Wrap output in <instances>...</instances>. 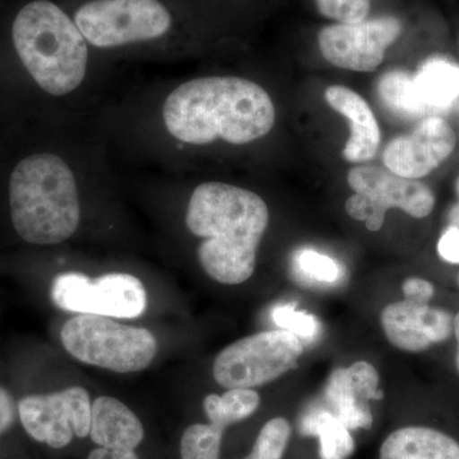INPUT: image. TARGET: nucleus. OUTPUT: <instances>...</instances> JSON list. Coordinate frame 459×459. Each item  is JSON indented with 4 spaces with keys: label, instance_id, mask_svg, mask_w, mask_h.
Wrapping results in <instances>:
<instances>
[{
    "label": "nucleus",
    "instance_id": "f257e3e1",
    "mask_svg": "<svg viewBox=\"0 0 459 459\" xmlns=\"http://www.w3.org/2000/svg\"><path fill=\"white\" fill-rule=\"evenodd\" d=\"M165 126L184 143L210 144L223 140L247 144L273 128L276 110L267 91L238 77H205L188 81L166 99Z\"/></svg>",
    "mask_w": 459,
    "mask_h": 459
},
{
    "label": "nucleus",
    "instance_id": "f03ea898",
    "mask_svg": "<svg viewBox=\"0 0 459 459\" xmlns=\"http://www.w3.org/2000/svg\"><path fill=\"white\" fill-rule=\"evenodd\" d=\"M186 228L202 238L198 261L223 285H240L255 271L256 252L270 222L267 204L255 192L204 183L190 197Z\"/></svg>",
    "mask_w": 459,
    "mask_h": 459
},
{
    "label": "nucleus",
    "instance_id": "7ed1b4c3",
    "mask_svg": "<svg viewBox=\"0 0 459 459\" xmlns=\"http://www.w3.org/2000/svg\"><path fill=\"white\" fill-rule=\"evenodd\" d=\"M14 230L35 246H56L77 231L80 198L74 172L53 153H36L14 168L9 180Z\"/></svg>",
    "mask_w": 459,
    "mask_h": 459
},
{
    "label": "nucleus",
    "instance_id": "20e7f679",
    "mask_svg": "<svg viewBox=\"0 0 459 459\" xmlns=\"http://www.w3.org/2000/svg\"><path fill=\"white\" fill-rule=\"evenodd\" d=\"M12 36L21 62L45 92L66 95L83 82L86 39L54 3L36 0L21 9Z\"/></svg>",
    "mask_w": 459,
    "mask_h": 459
},
{
    "label": "nucleus",
    "instance_id": "39448f33",
    "mask_svg": "<svg viewBox=\"0 0 459 459\" xmlns=\"http://www.w3.org/2000/svg\"><path fill=\"white\" fill-rule=\"evenodd\" d=\"M60 338L75 360L114 373L146 369L159 350L156 337L148 329L93 314H78L66 320Z\"/></svg>",
    "mask_w": 459,
    "mask_h": 459
},
{
    "label": "nucleus",
    "instance_id": "423d86ee",
    "mask_svg": "<svg viewBox=\"0 0 459 459\" xmlns=\"http://www.w3.org/2000/svg\"><path fill=\"white\" fill-rule=\"evenodd\" d=\"M300 338L285 329L265 331L229 344L213 362V377L223 388H255L298 368Z\"/></svg>",
    "mask_w": 459,
    "mask_h": 459
},
{
    "label": "nucleus",
    "instance_id": "0eeeda50",
    "mask_svg": "<svg viewBox=\"0 0 459 459\" xmlns=\"http://www.w3.org/2000/svg\"><path fill=\"white\" fill-rule=\"evenodd\" d=\"M83 38L96 48L161 38L171 26V16L159 0H92L74 14Z\"/></svg>",
    "mask_w": 459,
    "mask_h": 459
},
{
    "label": "nucleus",
    "instance_id": "6e6552de",
    "mask_svg": "<svg viewBox=\"0 0 459 459\" xmlns=\"http://www.w3.org/2000/svg\"><path fill=\"white\" fill-rule=\"evenodd\" d=\"M59 309L108 318L134 319L146 312L147 292L137 277L108 273L98 279L78 272L57 274L50 290Z\"/></svg>",
    "mask_w": 459,
    "mask_h": 459
},
{
    "label": "nucleus",
    "instance_id": "1a4fd4ad",
    "mask_svg": "<svg viewBox=\"0 0 459 459\" xmlns=\"http://www.w3.org/2000/svg\"><path fill=\"white\" fill-rule=\"evenodd\" d=\"M91 406L86 389L69 386L53 394L27 395L18 404V413L32 439L62 449L72 442L74 435H90Z\"/></svg>",
    "mask_w": 459,
    "mask_h": 459
},
{
    "label": "nucleus",
    "instance_id": "9d476101",
    "mask_svg": "<svg viewBox=\"0 0 459 459\" xmlns=\"http://www.w3.org/2000/svg\"><path fill=\"white\" fill-rule=\"evenodd\" d=\"M401 32V22L394 17L336 23L320 30L319 49L323 57L338 68L373 72L382 65L385 50Z\"/></svg>",
    "mask_w": 459,
    "mask_h": 459
},
{
    "label": "nucleus",
    "instance_id": "9b49d317",
    "mask_svg": "<svg viewBox=\"0 0 459 459\" xmlns=\"http://www.w3.org/2000/svg\"><path fill=\"white\" fill-rule=\"evenodd\" d=\"M457 135L446 120L434 115L422 119L410 134L394 138L383 153L388 170L420 180L437 170L452 155Z\"/></svg>",
    "mask_w": 459,
    "mask_h": 459
},
{
    "label": "nucleus",
    "instance_id": "f8f14e48",
    "mask_svg": "<svg viewBox=\"0 0 459 459\" xmlns=\"http://www.w3.org/2000/svg\"><path fill=\"white\" fill-rule=\"evenodd\" d=\"M347 183L359 195H365L383 211L398 208L415 219H425L433 212L434 193L420 180L407 179L379 166H356L349 171Z\"/></svg>",
    "mask_w": 459,
    "mask_h": 459
},
{
    "label": "nucleus",
    "instance_id": "ddd939ff",
    "mask_svg": "<svg viewBox=\"0 0 459 459\" xmlns=\"http://www.w3.org/2000/svg\"><path fill=\"white\" fill-rule=\"evenodd\" d=\"M327 104L350 122V137L343 157L350 162H368L377 156L380 129L368 102L355 91L344 86H329L325 91Z\"/></svg>",
    "mask_w": 459,
    "mask_h": 459
},
{
    "label": "nucleus",
    "instance_id": "4468645a",
    "mask_svg": "<svg viewBox=\"0 0 459 459\" xmlns=\"http://www.w3.org/2000/svg\"><path fill=\"white\" fill-rule=\"evenodd\" d=\"M90 437L99 446L134 451L143 440L144 429L122 401L102 395L91 406Z\"/></svg>",
    "mask_w": 459,
    "mask_h": 459
},
{
    "label": "nucleus",
    "instance_id": "2eb2a0df",
    "mask_svg": "<svg viewBox=\"0 0 459 459\" xmlns=\"http://www.w3.org/2000/svg\"><path fill=\"white\" fill-rule=\"evenodd\" d=\"M379 459H459V443L437 429L401 428L386 437Z\"/></svg>",
    "mask_w": 459,
    "mask_h": 459
},
{
    "label": "nucleus",
    "instance_id": "dca6fc26",
    "mask_svg": "<svg viewBox=\"0 0 459 459\" xmlns=\"http://www.w3.org/2000/svg\"><path fill=\"white\" fill-rule=\"evenodd\" d=\"M409 300L386 305L380 316L386 340L406 352H422L431 343L422 325L421 307Z\"/></svg>",
    "mask_w": 459,
    "mask_h": 459
},
{
    "label": "nucleus",
    "instance_id": "f3484780",
    "mask_svg": "<svg viewBox=\"0 0 459 459\" xmlns=\"http://www.w3.org/2000/svg\"><path fill=\"white\" fill-rule=\"evenodd\" d=\"M413 82L420 100L431 115L448 110L459 99V68L446 60L428 62Z\"/></svg>",
    "mask_w": 459,
    "mask_h": 459
},
{
    "label": "nucleus",
    "instance_id": "a211bd4d",
    "mask_svg": "<svg viewBox=\"0 0 459 459\" xmlns=\"http://www.w3.org/2000/svg\"><path fill=\"white\" fill-rule=\"evenodd\" d=\"M325 395L336 409L334 415L350 430L370 429L373 425L369 404L356 392L349 370L340 368L332 373L325 388Z\"/></svg>",
    "mask_w": 459,
    "mask_h": 459
},
{
    "label": "nucleus",
    "instance_id": "6ab92c4d",
    "mask_svg": "<svg viewBox=\"0 0 459 459\" xmlns=\"http://www.w3.org/2000/svg\"><path fill=\"white\" fill-rule=\"evenodd\" d=\"M301 433L318 437L320 459H349L355 452L351 430L329 411H318L307 416Z\"/></svg>",
    "mask_w": 459,
    "mask_h": 459
},
{
    "label": "nucleus",
    "instance_id": "aec40b11",
    "mask_svg": "<svg viewBox=\"0 0 459 459\" xmlns=\"http://www.w3.org/2000/svg\"><path fill=\"white\" fill-rule=\"evenodd\" d=\"M377 92L385 107L400 117L416 119L430 114L419 98L413 78L403 72H391L383 75Z\"/></svg>",
    "mask_w": 459,
    "mask_h": 459
},
{
    "label": "nucleus",
    "instance_id": "412c9836",
    "mask_svg": "<svg viewBox=\"0 0 459 459\" xmlns=\"http://www.w3.org/2000/svg\"><path fill=\"white\" fill-rule=\"evenodd\" d=\"M225 429L213 424L190 425L180 442L181 459H220Z\"/></svg>",
    "mask_w": 459,
    "mask_h": 459
},
{
    "label": "nucleus",
    "instance_id": "4be33fe9",
    "mask_svg": "<svg viewBox=\"0 0 459 459\" xmlns=\"http://www.w3.org/2000/svg\"><path fill=\"white\" fill-rule=\"evenodd\" d=\"M292 429L285 418H274L265 422L256 437L247 459H283Z\"/></svg>",
    "mask_w": 459,
    "mask_h": 459
},
{
    "label": "nucleus",
    "instance_id": "5701e85b",
    "mask_svg": "<svg viewBox=\"0 0 459 459\" xmlns=\"http://www.w3.org/2000/svg\"><path fill=\"white\" fill-rule=\"evenodd\" d=\"M261 404L258 392L252 388L228 389L221 395L222 419L226 428L252 416Z\"/></svg>",
    "mask_w": 459,
    "mask_h": 459
},
{
    "label": "nucleus",
    "instance_id": "b1692460",
    "mask_svg": "<svg viewBox=\"0 0 459 459\" xmlns=\"http://www.w3.org/2000/svg\"><path fill=\"white\" fill-rule=\"evenodd\" d=\"M272 316L281 329H285L300 340L313 341L318 334V320L312 314L296 309V304H285L274 307Z\"/></svg>",
    "mask_w": 459,
    "mask_h": 459
},
{
    "label": "nucleus",
    "instance_id": "393cba45",
    "mask_svg": "<svg viewBox=\"0 0 459 459\" xmlns=\"http://www.w3.org/2000/svg\"><path fill=\"white\" fill-rule=\"evenodd\" d=\"M322 16L338 21V23H359L367 20L370 0H316Z\"/></svg>",
    "mask_w": 459,
    "mask_h": 459
},
{
    "label": "nucleus",
    "instance_id": "a878e982",
    "mask_svg": "<svg viewBox=\"0 0 459 459\" xmlns=\"http://www.w3.org/2000/svg\"><path fill=\"white\" fill-rule=\"evenodd\" d=\"M299 267L310 279L320 282H334L340 277V268L333 259L314 250H304L298 258Z\"/></svg>",
    "mask_w": 459,
    "mask_h": 459
},
{
    "label": "nucleus",
    "instance_id": "bb28decb",
    "mask_svg": "<svg viewBox=\"0 0 459 459\" xmlns=\"http://www.w3.org/2000/svg\"><path fill=\"white\" fill-rule=\"evenodd\" d=\"M352 385L362 400H382L383 392L379 389V374L373 365L367 361H358L347 368Z\"/></svg>",
    "mask_w": 459,
    "mask_h": 459
},
{
    "label": "nucleus",
    "instance_id": "cd10ccee",
    "mask_svg": "<svg viewBox=\"0 0 459 459\" xmlns=\"http://www.w3.org/2000/svg\"><path fill=\"white\" fill-rule=\"evenodd\" d=\"M402 291H403L404 300H409L411 303L415 304H428L434 296V285L427 280L407 279L402 285Z\"/></svg>",
    "mask_w": 459,
    "mask_h": 459
},
{
    "label": "nucleus",
    "instance_id": "c85d7f7f",
    "mask_svg": "<svg viewBox=\"0 0 459 459\" xmlns=\"http://www.w3.org/2000/svg\"><path fill=\"white\" fill-rule=\"evenodd\" d=\"M437 252L444 261L459 264V229L449 225L437 243Z\"/></svg>",
    "mask_w": 459,
    "mask_h": 459
},
{
    "label": "nucleus",
    "instance_id": "c756f323",
    "mask_svg": "<svg viewBox=\"0 0 459 459\" xmlns=\"http://www.w3.org/2000/svg\"><path fill=\"white\" fill-rule=\"evenodd\" d=\"M344 207H346L349 216L352 217L356 221H367L371 214L374 213V211L380 210V208L376 207V204L369 198L359 195V193H355V195L347 199Z\"/></svg>",
    "mask_w": 459,
    "mask_h": 459
},
{
    "label": "nucleus",
    "instance_id": "7c9ffc66",
    "mask_svg": "<svg viewBox=\"0 0 459 459\" xmlns=\"http://www.w3.org/2000/svg\"><path fill=\"white\" fill-rule=\"evenodd\" d=\"M14 420V403L12 395L0 386V435L7 431Z\"/></svg>",
    "mask_w": 459,
    "mask_h": 459
},
{
    "label": "nucleus",
    "instance_id": "2f4dec72",
    "mask_svg": "<svg viewBox=\"0 0 459 459\" xmlns=\"http://www.w3.org/2000/svg\"><path fill=\"white\" fill-rule=\"evenodd\" d=\"M87 459H140L132 449L107 448L99 446L90 452Z\"/></svg>",
    "mask_w": 459,
    "mask_h": 459
},
{
    "label": "nucleus",
    "instance_id": "473e14b6",
    "mask_svg": "<svg viewBox=\"0 0 459 459\" xmlns=\"http://www.w3.org/2000/svg\"><path fill=\"white\" fill-rule=\"evenodd\" d=\"M448 220L451 226L459 229V204L453 205L452 210L449 211Z\"/></svg>",
    "mask_w": 459,
    "mask_h": 459
},
{
    "label": "nucleus",
    "instance_id": "72a5a7b5",
    "mask_svg": "<svg viewBox=\"0 0 459 459\" xmlns=\"http://www.w3.org/2000/svg\"><path fill=\"white\" fill-rule=\"evenodd\" d=\"M455 340H457L458 347H457V358H455V365H457V370L459 373V313L455 316Z\"/></svg>",
    "mask_w": 459,
    "mask_h": 459
},
{
    "label": "nucleus",
    "instance_id": "f704fd0d",
    "mask_svg": "<svg viewBox=\"0 0 459 459\" xmlns=\"http://www.w3.org/2000/svg\"><path fill=\"white\" fill-rule=\"evenodd\" d=\"M455 188H457L458 197H459V179L457 180V186H455Z\"/></svg>",
    "mask_w": 459,
    "mask_h": 459
},
{
    "label": "nucleus",
    "instance_id": "c9c22d12",
    "mask_svg": "<svg viewBox=\"0 0 459 459\" xmlns=\"http://www.w3.org/2000/svg\"><path fill=\"white\" fill-rule=\"evenodd\" d=\"M458 283H459V276H458Z\"/></svg>",
    "mask_w": 459,
    "mask_h": 459
},
{
    "label": "nucleus",
    "instance_id": "e433bc0d",
    "mask_svg": "<svg viewBox=\"0 0 459 459\" xmlns=\"http://www.w3.org/2000/svg\"><path fill=\"white\" fill-rule=\"evenodd\" d=\"M244 459H247V458L246 457V458H244Z\"/></svg>",
    "mask_w": 459,
    "mask_h": 459
}]
</instances>
